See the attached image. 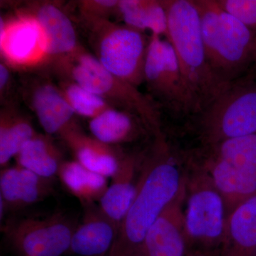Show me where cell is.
I'll list each match as a JSON object with an SVG mask.
<instances>
[{
  "instance_id": "obj_20",
  "label": "cell",
  "mask_w": 256,
  "mask_h": 256,
  "mask_svg": "<svg viewBox=\"0 0 256 256\" xmlns=\"http://www.w3.org/2000/svg\"><path fill=\"white\" fill-rule=\"evenodd\" d=\"M142 126L146 124L136 114L112 108L90 120L89 129L96 140L114 146L137 139Z\"/></svg>"
},
{
  "instance_id": "obj_7",
  "label": "cell",
  "mask_w": 256,
  "mask_h": 256,
  "mask_svg": "<svg viewBox=\"0 0 256 256\" xmlns=\"http://www.w3.org/2000/svg\"><path fill=\"white\" fill-rule=\"evenodd\" d=\"M195 168L194 175L188 178L184 210L190 256H218L228 218L226 206L210 176Z\"/></svg>"
},
{
  "instance_id": "obj_4",
  "label": "cell",
  "mask_w": 256,
  "mask_h": 256,
  "mask_svg": "<svg viewBox=\"0 0 256 256\" xmlns=\"http://www.w3.org/2000/svg\"><path fill=\"white\" fill-rule=\"evenodd\" d=\"M58 62L70 80L100 96L111 106L136 114L154 136L162 134L161 114L156 101L140 92L137 87L112 75L95 56L79 48Z\"/></svg>"
},
{
  "instance_id": "obj_28",
  "label": "cell",
  "mask_w": 256,
  "mask_h": 256,
  "mask_svg": "<svg viewBox=\"0 0 256 256\" xmlns=\"http://www.w3.org/2000/svg\"><path fill=\"white\" fill-rule=\"evenodd\" d=\"M10 77H11V74H10L9 68L4 64H1L0 65V90H1V94L9 85Z\"/></svg>"
},
{
  "instance_id": "obj_16",
  "label": "cell",
  "mask_w": 256,
  "mask_h": 256,
  "mask_svg": "<svg viewBox=\"0 0 256 256\" xmlns=\"http://www.w3.org/2000/svg\"><path fill=\"white\" fill-rule=\"evenodd\" d=\"M33 16L40 25L46 58L60 60L78 50L76 32L70 18L56 5L38 6Z\"/></svg>"
},
{
  "instance_id": "obj_17",
  "label": "cell",
  "mask_w": 256,
  "mask_h": 256,
  "mask_svg": "<svg viewBox=\"0 0 256 256\" xmlns=\"http://www.w3.org/2000/svg\"><path fill=\"white\" fill-rule=\"evenodd\" d=\"M218 256H256V194L229 214Z\"/></svg>"
},
{
  "instance_id": "obj_22",
  "label": "cell",
  "mask_w": 256,
  "mask_h": 256,
  "mask_svg": "<svg viewBox=\"0 0 256 256\" xmlns=\"http://www.w3.org/2000/svg\"><path fill=\"white\" fill-rule=\"evenodd\" d=\"M118 13L130 28L142 32L148 30L160 36L168 35V15L162 1L122 0Z\"/></svg>"
},
{
  "instance_id": "obj_12",
  "label": "cell",
  "mask_w": 256,
  "mask_h": 256,
  "mask_svg": "<svg viewBox=\"0 0 256 256\" xmlns=\"http://www.w3.org/2000/svg\"><path fill=\"white\" fill-rule=\"evenodd\" d=\"M0 22L2 54L9 63L28 66L46 58L41 28L33 15H20L8 22L1 18Z\"/></svg>"
},
{
  "instance_id": "obj_11",
  "label": "cell",
  "mask_w": 256,
  "mask_h": 256,
  "mask_svg": "<svg viewBox=\"0 0 256 256\" xmlns=\"http://www.w3.org/2000/svg\"><path fill=\"white\" fill-rule=\"evenodd\" d=\"M186 198V184L152 226L136 256H190L183 210Z\"/></svg>"
},
{
  "instance_id": "obj_26",
  "label": "cell",
  "mask_w": 256,
  "mask_h": 256,
  "mask_svg": "<svg viewBox=\"0 0 256 256\" xmlns=\"http://www.w3.org/2000/svg\"><path fill=\"white\" fill-rule=\"evenodd\" d=\"M222 9L256 33V0H217Z\"/></svg>"
},
{
  "instance_id": "obj_5",
  "label": "cell",
  "mask_w": 256,
  "mask_h": 256,
  "mask_svg": "<svg viewBox=\"0 0 256 256\" xmlns=\"http://www.w3.org/2000/svg\"><path fill=\"white\" fill-rule=\"evenodd\" d=\"M196 168L223 196L227 216L256 194V133L206 146Z\"/></svg>"
},
{
  "instance_id": "obj_18",
  "label": "cell",
  "mask_w": 256,
  "mask_h": 256,
  "mask_svg": "<svg viewBox=\"0 0 256 256\" xmlns=\"http://www.w3.org/2000/svg\"><path fill=\"white\" fill-rule=\"evenodd\" d=\"M30 102L38 122L48 136L60 134L75 124V112L60 89L50 82L37 84L32 90Z\"/></svg>"
},
{
  "instance_id": "obj_15",
  "label": "cell",
  "mask_w": 256,
  "mask_h": 256,
  "mask_svg": "<svg viewBox=\"0 0 256 256\" xmlns=\"http://www.w3.org/2000/svg\"><path fill=\"white\" fill-rule=\"evenodd\" d=\"M50 178L18 166L3 170L0 175V200L5 210H16L44 200L53 192Z\"/></svg>"
},
{
  "instance_id": "obj_6",
  "label": "cell",
  "mask_w": 256,
  "mask_h": 256,
  "mask_svg": "<svg viewBox=\"0 0 256 256\" xmlns=\"http://www.w3.org/2000/svg\"><path fill=\"white\" fill-rule=\"evenodd\" d=\"M205 146L256 133V70L230 82L200 114Z\"/></svg>"
},
{
  "instance_id": "obj_29",
  "label": "cell",
  "mask_w": 256,
  "mask_h": 256,
  "mask_svg": "<svg viewBox=\"0 0 256 256\" xmlns=\"http://www.w3.org/2000/svg\"><path fill=\"white\" fill-rule=\"evenodd\" d=\"M255 68H256V66H255Z\"/></svg>"
},
{
  "instance_id": "obj_27",
  "label": "cell",
  "mask_w": 256,
  "mask_h": 256,
  "mask_svg": "<svg viewBox=\"0 0 256 256\" xmlns=\"http://www.w3.org/2000/svg\"><path fill=\"white\" fill-rule=\"evenodd\" d=\"M120 1L116 0H95L82 3V14L85 16L89 25L97 22L108 20V16L114 12H118Z\"/></svg>"
},
{
  "instance_id": "obj_13",
  "label": "cell",
  "mask_w": 256,
  "mask_h": 256,
  "mask_svg": "<svg viewBox=\"0 0 256 256\" xmlns=\"http://www.w3.org/2000/svg\"><path fill=\"white\" fill-rule=\"evenodd\" d=\"M82 223L76 227L69 252L80 256H107L118 226L96 204L84 206Z\"/></svg>"
},
{
  "instance_id": "obj_2",
  "label": "cell",
  "mask_w": 256,
  "mask_h": 256,
  "mask_svg": "<svg viewBox=\"0 0 256 256\" xmlns=\"http://www.w3.org/2000/svg\"><path fill=\"white\" fill-rule=\"evenodd\" d=\"M162 3L168 15L166 38L174 48L200 114L228 85L220 82L210 68L194 0H163Z\"/></svg>"
},
{
  "instance_id": "obj_10",
  "label": "cell",
  "mask_w": 256,
  "mask_h": 256,
  "mask_svg": "<svg viewBox=\"0 0 256 256\" xmlns=\"http://www.w3.org/2000/svg\"><path fill=\"white\" fill-rule=\"evenodd\" d=\"M76 227L60 214L26 218L12 226L8 237L20 256H62L70 250Z\"/></svg>"
},
{
  "instance_id": "obj_14",
  "label": "cell",
  "mask_w": 256,
  "mask_h": 256,
  "mask_svg": "<svg viewBox=\"0 0 256 256\" xmlns=\"http://www.w3.org/2000/svg\"><path fill=\"white\" fill-rule=\"evenodd\" d=\"M60 136L84 168L106 178H112L117 172L124 156L117 148L89 137L76 124Z\"/></svg>"
},
{
  "instance_id": "obj_25",
  "label": "cell",
  "mask_w": 256,
  "mask_h": 256,
  "mask_svg": "<svg viewBox=\"0 0 256 256\" xmlns=\"http://www.w3.org/2000/svg\"><path fill=\"white\" fill-rule=\"evenodd\" d=\"M60 89L76 114L82 117L92 120L114 108L100 96L92 94L72 80L63 82Z\"/></svg>"
},
{
  "instance_id": "obj_23",
  "label": "cell",
  "mask_w": 256,
  "mask_h": 256,
  "mask_svg": "<svg viewBox=\"0 0 256 256\" xmlns=\"http://www.w3.org/2000/svg\"><path fill=\"white\" fill-rule=\"evenodd\" d=\"M16 159L18 166L46 178L58 174L63 164L60 150L50 136L37 134L24 146Z\"/></svg>"
},
{
  "instance_id": "obj_9",
  "label": "cell",
  "mask_w": 256,
  "mask_h": 256,
  "mask_svg": "<svg viewBox=\"0 0 256 256\" xmlns=\"http://www.w3.org/2000/svg\"><path fill=\"white\" fill-rule=\"evenodd\" d=\"M152 34L144 65V82L153 98L176 116L197 114L173 46L168 38Z\"/></svg>"
},
{
  "instance_id": "obj_8",
  "label": "cell",
  "mask_w": 256,
  "mask_h": 256,
  "mask_svg": "<svg viewBox=\"0 0 256 256\" xmlns=\"http://www.w3.org/2000/svg\"><path fill=\"white\" fill-rule=\"evenodd\" d=\"M97 60L118 78L138 88L144 82L150 40L142 32L108 20L90 24Z\"/></svg>"
},
{
  "instance_id": "obj_3",
  "label": "cell",
  "mask_w": 256,
  "mask_h": 256,
  "mask_svg": "<svg viewBox=\"0 0 256 256\" xmlns=\"http://www.w3.org/2000/svg\"><path fill=\"white\" fill-rule=\"evenodd\" d=\"M202 38L216 76L228 85L252 72L256 63V33L222 9L217 0H194Z\"/></svg>"
},
{
  "instance_id": "obj_1",
  "label": "cell",
  "mask_w": 256,
  "mask_h": 256,
  "mask_svg": "<svg viewBox=\"0 0 256 256\" xmlns=\"http://www.w3.org/2000/svg\"><path fill=\"white\" fill-rule=\"evenodd\" d=\"M132 206L107 256H136L156 220L186 186L188 178L164 134L156 136L142 161Z\"/></svg>"
},
{
  "instance_id": "obj_21",
  "label": "cell",
  "mask_w": 256,
  "mask_h": 256,
  "mask_svg": "<svg viewBox=\"0 0 256 256\" xmlns=\"http://www.w3.org/2000/svg\"><path fill=\"white\" fill-rule=\"evenodd\" d=\"M57 175L64 188L84 206L100 201L108 188L107 178L86 169L77 161L63 162Z\"/></svg>"
},
{
  "instance_id": "obj_19",
  "label": "cell",
  "mask_w": 256,
  "mask_h": 256,
  "mask_svg": "<svg viewBox=\"0 0 256 256\" xmlns=\"http://www.w3.org/2000/svg\"><path fill=\"white\" fill-rule=\"evenodd\" d=\"M139 162L136 156H124L112 178L110 186L100 201L101 210L118 228L136 197L138 182L136 176Z\"/></svg>"
},
{
  "instance_id": "obj_24",
  "label": "cell",
  "mask_w": 256,
  "mask_h": 256,
  "mask_svg": "<svg viewBox=\"0 0 256 256\" xmlns=\"http://www.w3.org/2000/svg\"><path fill=\"white\" fill-rule=\"evenodd\" d=\"M36 133L31 122L22 116L2 112L0 120V164L2 168L16 158Z\"/></svg>"
}]
</instances>
